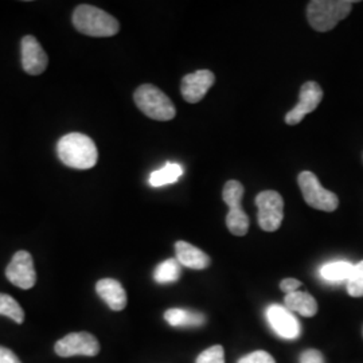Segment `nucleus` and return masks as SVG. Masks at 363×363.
<instances>
[{
    "instance_id": "obj_1",
    "label": "nucleus",
    "mask_w": 363,
    "mask_h": 363,
    "mask_svg": "<svg viewBox=\"0 0 363 363\" xmlns=\"http://www.w3.org/2000/svg\"><path fill=\"white\" fill-rule=\"evenodd\" d=\"M60 160L70 169H89L99 162V151L94 142L84 133H67L57 144Z\"/></svg>"
},
{
    "instance_id": "obj_2",
    "label": "nucleus",
    "mask_w": 363,
    "mask_h": 363,
    "mask_svg": "<svg viewBox=\"0 0 363 363\" xmlns=\"http://www.w3.org/2000/svg\"><path fill=\"white\" fill-rule=\"evenodd\" d=\"M72 22L81 34L96 38L112 37L120 31V23L116 18L89 4L78 6L73 13Z\"/></svg>"
},
{
    "instance_id": "obj_3",
    "label": "nucleus",
    "mask_w": 363,
    "mask_h": 363,
    "mask_svg": "<svg viewBox=\"0 0 363 363\" xmlns=\"http://www.w3.org/2000/svg\"><path fill=\"white\" fill-rule=\"evenodd\" d=\"M354 3L349 0H312L307 7L308 22L316 31H330L349 16Z\"/></svg>"
},
{
    "instance_id": "obj_4",
    "label": "nucleus",
    "mask_w": 363,
    "mask_h": 363,
    "mask_svg": "<svg viewBox=\"0 0 363 363\" xmlns=\"http://www.w3.org/2000/svg\"><path fill=\"white\" fill-rule=\"evenodd\" d=\"M133 100L144 115L157 121H169L177 116V109L166 93L151 84L139 86Z\"/></svg>"
},
{
    "instance_id": "obj_5",
    "label": "nucleus",
    "mask_w": 363,
    "mask_h": 363,
    "mask_svg": "<svg viewBox=\"0 0 363 363\" xmlns=\"http://www.w3.org/2000/svg\"><path fill=\"white\" fill-rule=\"evenodd\" d=\"M244 196V186L238 181H229L225 183L222 198L225 203L230 208L226 216V226L230 233L242 237L249 230V217L241 206Z\"/></svg>"
},
{
    "instance_id": "obj_6",
    "label": "nucleus",
    "mask_w": 363,
    "mask_h": 363,
    "mask_svg": "<svg viewBox=\"0 0 363 363\" xmlns=\"http://www.w3.org/2000/svg\"><path fill=\"white\" fill-rule=\"evenodd\" d=\"M298 187L307 205L322 211H335L339 206L337 194L325 190L318 177L311 171H303L298 177Z\"/></svg>"
},
{
    "instance_id": "obj_7",
    "label": "nucleus",
    "mask_w": 363,
    "mask_h": 363,
    "mask_svg": "<svg viewBox=\"0 0 363 363\" xmlns=\"http://www.w3.org/2000/svg\"><path fill=\"white\" fill-rule=\"evenodd\" d=\"M256 206L259 208V228L264 232H276L284 218V199L274 190L261 191L256 196Z\"/></svg>"
},
{
    "instance_id": "obj_8",
    "label": "nucleus",
    "mask_w": 363,
    "mask_h": 363,
    "mask_svg": "<svg viewBox=\"0 0 363 363\" xmlns=\"http://www.w3.org/2000/svg\"><path fill=\"white\" fill-rule=\"evenodd\" d=\"M55 354L69 358L74 355L96 357L100 352V343L97 337L89 333H72L69 335L60 339L54 346Z\"/></svg>"
},
{
    "instance_id": "obj_9",
    "label": "nucleus",
    "mask_w": 363,
    "mask_h": 363,
    "mask_svg": "<svg viewBox=\"0 0 363 363\" xmlns=\"http://www.w3.org/2000/svg\"><path fill=\"white\" fill-rule=\"evenodd\" d=\"M6 276L11 284L21 289H30L35 286L37 272L31 255L26 250L16 252L6 268Z\"/></svg>"
},
{
    "instance_id": "obj_10",
    "label": "nucleus",
    "mask_w": 363,
    "mask_h": 363,
    "mask_svg": "<svg viewBox=\"0 0 363 363\" xmlns=\"http://www.w3.org/2000/svg\"><path fill=\"white\" fill-rule=\"evenodd\" d=\"M322 99H323V91H322L320 85L315 81L306 82L300 89L298 104L292 111H289L286 113V124L298 125L304 117L318 108V105L322 103Z\"/></svg>"
},
{
    "instance_id": "obj_11",
    "label": "nucleus",
    "mask_w": 363,
    "mask_h": 363,
    "mask_svg": "<svg viewBox=\"0 0 363 363\" xmlns=\"http://www.w3.org/2000/svg\"><path fill=\"white\" fill-rule=\"evenodd\" d=\"M268 323L272 327L273 331L280 337L288 340H294L300 337L301 327L296 316L289 311L286 307L273 304L267 310Z\"/></svg>"
},
{
    "instance_id": "obj_12",
    "label": "nucleus",
    "mask_w": 363,
    "mask_h": 363,
    "mask_svg": "<svg viewBox=\"0 0 363 363\" xmlns=\"http://www.w3.org/2000/svg\"><path fill=\"white\" fill-rule=\"evenodd\" d=\"M216 76L210 70H198L182 78L181 91L183 99L190 103H199L214 85Z\"/></svg>"
},
{
    "instance_id": "obj_13",
    "label": "nucleus",
    "mask_w": 363,
    "mask_h": 363,
    "mask_svg": "<svg viewBox=\"0 0 363 363\" xmlns=\"http://www.w3.org/2000/svg\"><path fill=\"white\" fill-rule=\"evenodd\" d=\"M21 46H22L23 70L27 74H31V76L42 74L48 67L49 58L37 38L33 35H26L22 39Z\"/></svg>"
},
{
    "instance_id": "obj_14",
    "label": "nucleus",
    "mask_w": 363,
    "mask_h": 363,
    "mask_svg": "<svg viewBox=\"0 0 363 363\" xmlns=\"http://www.w3.org/2000/svg\"><path fill=\"white\" fill-rule=\"evenodd\" d=\"M99 296L112 311H123L127 306V292L115 279H103L96 284Z\"/></svg>"
},
{
    "instance_id": "obj_15",
    "label": "nucleus",
    "mask_w": 363,
    "mask_h": 363,
    "mask_svg": "<svg viewBox=\"0 0 363 363\" xmlns=\"http://www.w3.org/2000/svg\"><path fill=\"white\" fill-rule=\"evenodd\" d=\"M175 253L182 267L201 271L206 269L210 265V257L208 255L186 241H178L175 244Z\"/></svg>"
},
{
    "instance_id": "obj_16",
    "label": "nucleus",
    "mask_w": 363,
    "mask_h": 363,
    "mask_svg": "<svg viewBox=\"0 0 363 363\" xmlns=\"http://www.w3.org/2000/svg\"><path fill=\"white\" fill-rule=\"evenodd\" d=\"M284 304L289 311L298 312L304 318H312L318 312V303L308 292H292L286 295Z\"/></svg>"
},
{
    "instance_id": "obj_17",
    "label": "nucleus",
    "mask_w": 363,
    "mask_h": 363,
    "mask_svg": "<svg viewBox=\"0 0 363 363\" xmlns=\"http://www.w3.org/2000/svg\"><path fill=\"white\" fill-rule=\"evenodd\" d=\"M164 319L172 327H199L206 322L203 313L184 308H171L164 313Z\"/></svg>"
},
{
    "instance_id": "obj_18",
    "label": "nucleus",
    "mask_w": 363,
    "mask_h": 363,
    "mask_svg": "<svg viewBox=\"0 0 363 363\" xmlns=\"http://www.w3.org/2000/svg\"><path fill=\"white\" fill-rule=\"evenodd\" d=\"M352 269H354V264H351L350 261L339 259V261H331L325 264L320 268L319 274L328 283H340V281L349 280Z\"/></svg>"
},
{
    "instance_id": "obj_19",
    "label": "nucleus",
    "mask_w": 363,
    "mask_h": 363,
    "mask_svg": "<svg viewBox=\"0 0 363 363\" xmlns=\"http://www.w3.org/2000/svg\"><path fill=\"white\" fill-rule=\"evenodd\" d=\"M183 175V169L177 163H167L164 167L156 169L150 175V184L152 187H162L179 181Z\"/></svg>"
},
{
    "instance_id": "obj_20",
    "label": "nucleus",
    "mask_w": 363,
    "mask_h": 363,
    "mask_svg": "<svg viewBox=\"0 0 363 363\" xmlns=\"http://www.w3.org/2000/svg\"><path fill=\"white\" fill-rule=\"evenodd\" d=\"M181 264L177 259H169L160 262L154 272V280L157 284H171L178 281L181 276Z\"/></svg>"
},
{
    "instance_id": "obj_21",
    "label": "nucleus",
    "mask_w": 363,
    "mask_h": 363,
    "mask_svg": "<svg viewBox=\"0 0 363 363\" xmlns=\"http://www.w3.org/2000/svg\"><path fill=\"white\" fill-rule=\"evenodd\" d=\"M0 315L9 318L18 325L25 322V312L21 304L10 295L0 294Z\"/></svg>"
},
{
    "instance_id": "obj_22",
    "label": "nucleus",
    "mask_w": 363,
    "mask_h": 363,
    "mask_svg": "<svg viewBox=\"0 0 363 363\" xmlns=\"http://www.w3.org/2000/svg\"><path fill=\"white\" fill-rule=\"evenodd\" d=\"M347 283V292L352 298L363 296V259L358 264H354V269L351 272Z\"/></svg>"
},
{
    "instance_id": "obj_23",
    "label": "nucleus",
    "mask_w": 363,
    "mask_h": 363,
    "mask_svg": "<svg viewBox=\"0 0 363 363\" xmlns=\"http://www.w3.org/2000/svg\"><path fill=\"white\" fill-rule=\"evenodd\" d=\"M196 363H225V352L220 346H213L208 350L202 351Z\"/></svg>"
},
{
    "instance_id": "obj_24",
    "label": "nucleus",
    "mask_w": 363,
    "mask_h": 363,
    "mask_svg": "<svg viewBox=\"0 0 363 363\" xmlns=\"http://www.w3.org/2000/svg\"><path fill=\"white\" fill-rule=\"evenodd\" d=\"M238 363H276L272 355L267 351H255L242 357Z\"/></svg>"
},
{
    "instance_id": "obj_25",
    "label": "nucleus",
    "mask_w": 363,
    "mask_h": 363,
    "mask_svg": "<svg viewBox=\"0 0 363 363\" xmlns=\"http://www.w3.org/2000/svg\"><path fill=\"white\" fill-rule=\"evenodd\" d=\"M300 363H325V358L320 351L307 350L300 355Z\"/></svg>"
},
{
    "instance_id": "obj_26",
    "label": "nucleus",
    "mask_w": 363,
    "mask_h": 363,
    "mask_svg": "<svg viewBox=\"0 0 363 363\" xmlns=\"http://www.w3.org/2000/svg\"><path fill=\"white\" fill-rule=\"evenodd\" d=\"M300 286H301V283L296 279H286L280 283V289L283 292H286V295H289L292 292H296Z\"/></svg>"
},
{
    "instance_id": "obj_27",
    "label": "nucleus",
    "mask_w": 363,
    "mask_h": 363,
    "mask_svg": "<svg viewBox=\"0 0 363 363\" xmlns=\"http://www.w3.org/2000/svg\"><path fill=\"white\" fill-rule=\"evenodd\" d=\"M0 363H22L10 349L0 346Z\"/></svg>"
}]
</instances>
